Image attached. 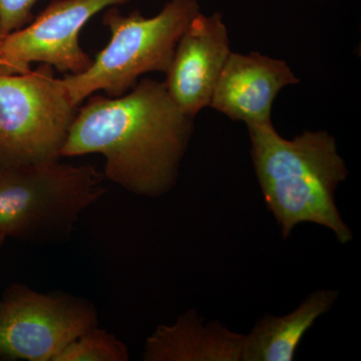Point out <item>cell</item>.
Segmentation results:
<instances>
[{"label": "cell", "mask_w": 361, "mask_h": 361, "mask_svg": "<svg viewBox=\"0 0 361 361\" xmlns=\"http://www.w3.org/2000/svg\"><path fill=\"white\" fill-rule=\"evenodd\" d=\"M89 97L78 109L61 157L99 154L106 179L137 196L169 193L179 177L194 118L176 106L165 82L144 78L123 96Z\"/></svg>", "instance_id": "1"}, {"label": "cell", "mask_w": 361, "mask_h": 361, "mask_svg": "<svg viewBox=\"0 0 361 361\" xmlns=\"http://www.w3.org/2000/svg\"><path fill=\"white\" fill-rule=\"evenodd\" d=\"M250 153L258 184L282 238L297 225L313 223L334 233L345 245L353 231L337 208V188L348 169L327 130H304L284 139L273 123L248 125Z\"/></svg>", "instance_id": "2"}, {"label": "cell", "mask_w": 361, "mask_h": 361, "mask_svg": "<svg viewBox=\"0 0 361 361\" xmlns=\"http://www.w3.org/2000/svg\"><path fill=\"white\" fill-rule=\"evenodd\" d=\"M200 11L198 0H169L153 18L139 11L123 16L118 7H108L103 23L110 42L84 73L61 78L71 103L78 106L99 90L123 96L142 75L167 73L180 37Z\"/></svg>", "instance_id": "3"}, {"label": "cell", "mask_w": 361, "mask_h": 361, "mask_svg": "<svg viewBox=\"0 0 361 361\" xmlns=\"http://www.w3.org/2000/svg\"><path fill=\"white\" fill-rule=\"evenodd\" d=\"M104 173L59 160L4 168L0 175V233L6 238L49 242L65 238L102 198Z\"/></svg>", "instance_id": "4"}, {"label": "cell", "mask_w": 361, "mask_h": 361, "mask_svg": "<svg viewBox=\"0 0 361 361\" xmlns=\"http://www.w3.org/2000/svg\"><path fill=\"white\" fill-rule=\"evenodd\" d=\"M77 111L51 66L0 75V165L59 160Z\"/></svg>", "instance_id": "5"}, {"label": "cell", "mask_w": 361, "mask_h": 361, "mask_svg": "<svg viewBox=\"0 0 361 361\" xmlns=\"http://www.w3.org/2000/svg\"><path fill=\"white\" fill-rule=\"evenodd\" d=\"M97 325L90 301L11 285L0 299V360L54 361L71 341Z\"/></svg>", "instance_id": "6"}, {"label": "cell", "mask_w": 361, "mask_h": 361, "mask_svg": "<svg viewBox=\"0 0 361 361\" xmlns=\"http://www.w3.org/2000/svg\"><path fill=\"white\" fill-rule=\"evenodd\" d=\"M130 0H54L0 44V75H21L33 63H45L66 75L84 73L92 63L80 45V30L97 13Z\"/></svg>", "instance_id": "7"}, {"label": "cell", "mask_w": 361, "mask_h": 361, "mask_svg": "<svg viewBox=\"0 0 361 361\" xmlns=\"http://www.w3.org/2000/svg\"><path fill=\"white\" fill-rule=\"evenodd\" d=\"M230 54L222 13L196 14L178 42L164 82L169 96L185 115L195 118L210 106Z\"/></svg>", "instance_id": "8"}, {"label": "cell", "mask_w": 361, "mask_h": 361, "mask_svg": "<svg viewBox=\"0 0 361 361\" xmlns=\"http://www.w3.org/2000/svg\"><path fill=\"white\" fill-rule=\"evenodd\" d=\"M297 84L299 78L283 59L255 51H231L209 106L246 126L272 123V106L278 94L284 87Z\"/></svg>", "instance_id": "9"}, {"label": "cell", "mask_w": 361, "mask_h": 361, "mask_svg": "<svg viewBox=\"0 0 361 361\" xmlns=\"http://www.w3.org/2000/svg\"><path fill=\"white\" fill-rule=\"evenodd\" d=\"M245 334L217 322L205 324L198 311L188 310L173 324H163L147 338L145 361H242Z\"/></svg>", "instance_id": "10"}, {"label": "cell", "mask_w": 361, "mask_h": 361, "mask_svg": "<svg viewBox=\"0 0 361 361\" xmlns=\"http://www.w3.org/2000/svg\"><path fill=\"white\" fill-rule=\"evenodd\" d=\"M339 292H312L284 316L265 315L245 334L242 361H294L299 344L316 320L334 307Z\"/></svg>", "instance_id": "11"}, {"label": "cell", "mask_w": 361, "mask_h": 361, "mask_svg": "<svg viewBox=\"0 0 361 361\" xmlns=\"http://www.w3.org/2000/svg\"><path fill=\"white\" fill-rule=\"evenodd\" d=\"M129 349L115 334L94 326L71 341L54 361H127Z\"/></svg>", "instance_id": "12"}, {"label": "cell", "mask_w": 361, "mask_h": 361, "mask_svg": "<svg viewBox=\"0 0 361 361\" xmlns=\"http://www.w3.org/2000/svg\"><path fill=\"white\" fill-rule=\"evenodd\" d=\"M39 0H0V30L4 35L20 30L33 20L32 8Z\"/></svg>", "instance_id": "13"}, {"label": "cell", "mask_w": 361, "mask_h": 361, "mask_svg": "<svg viewBox=\"0 0 361 361\" xmlns=\"http://www.w3.org/2000/svg\"><path fill=\"white\" fill-rule=\"evenodd\" d=\"M6 237L4 236V234H1V233H0V247L4 245V242H6Z\"/></svg>", "instance_id": "14"}, {"label": "cell", "mask_w": 361, "mask_h": 361, "mask_svg": "<svg viewBox=\"0 0 361 361\" xmlns=\"http://www.w3.org/2000/svg\"><path fill=\"white\" fill-rule=\"evenodd\" d=\"M4 37H6V35H4V33L1 32V30H0V44H1L2 40H4Z\"/></svg>", "instance_id": "15"}, {"label": "cell", "mask_w": 361, "mask_h": 361, "mask_svg": "<svg viewBox=\"0 0 361 361\" xmlns=\"http://www.w3.org/2000/svg\"><path fill=\"white\" fill-rule=\"evenodd\" d=\"M4 167H2L1 165H0V175H1L2 171H4Z\"/></svg>", "instance_id": "16"}]
</instances>
